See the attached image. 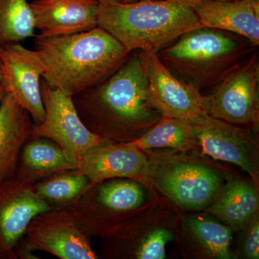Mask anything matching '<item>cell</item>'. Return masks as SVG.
Here are the masks:
<instances>
[{
    "label": "cell",
    "instance_id": "6da1fadb",
    "mask_svg": "<svg viewBox=\"0 0 259 259\" xmlns=\"http://www.w3.org/2000/svg\"><path fill=\"white\" fill-rule=\"evenodd\" d=\"M147 88L146 54L136 50L106 77L72 98L81 120L93 134L110 142L129 143L162 117L148 105Z\"/></svg>",
    "mask_w": 259,
    "mask_h": 259
},
{
    "label": "cell",
    "instance_id": "7a4b0ae2",
    "mask_svg": "<svg viewBox=\"0 0 259 259\" xmlns=\"http://www.w3.org/2000/svg\"><path fill=\"white\" fill-rule=\"evenodd\" d=\"M35 50L44 65L42 79L74 96L115 71L130 53L115 37L97 26L63 36H35Z\"/></svg>",
    "mask_w": 259,
    "mask_h": 259
},
{
    "label": "cell",
    "instance_id": "3957f363",
    "mask_svg": "<svg viewBox=\"0 0 259 259\" xmlns=\"http://www.w3.org/2000/svg\"><path fill=\"white\" fill-rule=\"evenodd\" d=\"M194 0H146L127 4L99 3L98 26L129 53H158L185 32L202 26Z\"/></svg>",
    "mask_w": 259,
    "mask_h": 259
},
{
    "label": "cell",
    "instance_id": "277c9868",
    "mask_svg": "<svg viewBox=\"0 0 259 259\" xmlns=\"http://www.w3.org/2000/svg\"><path fill=\"white\" fill-rule=\"evenodd\" d=\"M256 48L233 32L201 26L182 34L157 55L179 79L202 93L215 88Z\"/></svg>",
    "mask_w": 259,
    "mask_h": 259
},
{
    "label": "cell",
    "instance_id": "5b68a950",
    "mask_svg": "<svg viewBox=\"0 0 259 259\" xmlns=\"http://www.w3.org/2000/svg\"><path fill=\"white\" fill-rule=\"evenodd\" d=\"M78 222L74 203L51 207L29 223L17 247L18 258H36L33 251H42L61 259L98 258Z\"/></svg>",
    "mask_w": 259,
    "mask_h": 259
},
{
    "label": "cell",
    "instance_id": "8992f818",
    "mask_svg": "<svg viewBox=\"0 0 259 259\" xmlns=\"http://www.w3.org/2000/svg\"><path fill=\"white\" fill-rule=\"evenodd\" d=\"M149 163L150 180L182 208H205L222 188L220 172L198 160L176 155L151 158Z\"/></svg>",
    "mask_w": 259,
    "mask_h": 259
},
{
    "label": "cell",
    "instance_id": "52a82bcc",
    "mask_svg": "<svg viewBox=\"0 0 259 259\" xmlns=\"http://www.w3.org/2000/svg\"><path fill=\"white\" fill-rule=\"evenodd\" d=\"M259 59L254 51L232 68L212 93L205 95L206 113L242 127H258Z\"/></svg>",
    "mask_w": 259,
    "mask_h": 259
},
{
    "label": "cell",
    "instance_id": "ba28073f",
    "mask_svg": "<svg viewBox=\"0 0 259 259\" xmlns=\"http://www.w3.org/2000/svg\"><path fill=\"white\" fill-rule=\"evenodd\" d=\"M45 118L33 123L31 138H45L55 142L70 158L79 161L87 153L106 140L93 134L81 120L72 96L40 82Z\"/></svg>",
    "mask_w": 259,
    "mask_h": 259
},
{
    "label": "cell",
    "instance_id": "9c48e42d",
    "mask_svg": "<svg viewBox=\"0 0 259 259\" xmlns=\"http://www.w3.org/2000/svg\"><path fill=\"white\" fill-rule=\"evenodd\" d=\"M192 123L202 154L239 166L258 185L259 148L250 128L214 118L206 112Z\"/></svg>",
    "mask_w": 259,
    "mask_h": 259
},
{
    "label": "cell",
    "instance_id": "30bf717a",
    "mask_svg": "<svg viewBox=\"0 0 259 259\" xmlns=\"http://www.w3.org/2000/svg\"><path fill=\"white\" fill-rule=\"evenodd\" d=\"M2 83L6 93L31 116L35 125L45 118L40 78L44 65L36 50H30L20 42L0 46Z\"/></svg>",
    "mask_w": 259,
    "mask_h": 259
},
{
    "label": "cell",
    "instance_id": "8fae6325",
    "mask_svg": "<svg viewBox=\"0 0 259 259\" xmlns=\"http://www.w3.org/2000/svg\"><path fill=\"white\" fill-rule=\"evenodd\" d=\"M147 64L148 105L162 117L192 122L204 113L205 95L185 82L160 61L157 53L144 51Z\"/></svg>",
    "mask_w": 259,
    "mask_h": 259
},
{
    "label": "cell",
    "instance_id": "7c38bea8",
    "mask_svg": "<svg viewBox=\"0 0 259 259\" xmlns=\"http://www.w3.org/2000/svg\"><path fill=\"white\" fill-rule=\"evenodd\" d=\"M51 207L16 175L0 182V259H18L17 247L32 218Z\"/></svg>",
    "mask_w": 259,
    "mask_h": 259
},
{
    "label": "cell",
    "instance_id": "4fadbf2b",
    "mask_svg": "<svg viewBox=\"0 0 259 259\" xmlns=\"http://www.w3.org/2000/svg\"><path fill=\"white\" fill-rule=\"evenodd\" d=\"M76 170L88 177L91 187L116 178L141 184L150 181L149 159L144 151L128 143L105 141L80 158Z\"/></svg>",
    "mask_w": 259,
    "mask_h": 259
},
{
    "label": "cell",
    "instance_id": "5bb4252c",
    "mask_svg": "<svg viewBox=\"0 0 259 259\" xmlns=\"http://www.w3.org/2000/svg\"><path fill=\"white\" fill-rule=\"evenodd\" d=\"M30 5L41 36L72 35L98 26L97 0H32Z\"/></svg>",
    "mask_w": 259,
    "mask_h": 259
},
{
    "label": "cell",
    "instance_id": "9a60e30c",
    "mask_svg": "<svg viewBox=\"0 0 259 259\" xmlns=\"http://www.w3.org/2000/svg\"><path fill=\"white\" fill-rule=\"evenodd\" d=\"M194 10L202 26L240 35L259 46V0L195 1Z\"/></svg>",
    "mask_w": 259,
    "mask_h": 259
},
{
    "label": "cell",
    "instance_id": "2e32d148",
    "mask_svg": "<svg viewBox=\"0 0 259 259\" xmlns=\"http://www.w3.org/2000/svg\"><path fill=\"white\" fill-rule=\"evenodd\" d=\"M30 113L6 94L0 102V182L14 176L20 153L31 139Z\"/></svg>",
    "mask_w": 259,
    "mask_h": 259
},
{
    "label": "cell",
    "instance_id": "e0dca14e",
    "mask_svg": "<svg viewBox=\"0 0 259 259\" xmlns=\"http://www.w3.org/2000/svg\"><path fill=\"white\" fill-rule=\"evenodd\" d=\"M76 168L77 161L55 142L45 138H31L22 150L15 175L34 185L59 172Z\"/></svg>",
    "mask_w": 259,
    "mask_h": 259
},
{
    "label": "cell",
    "instance_id": "ac0fdd59",
    "mask_svg": "<svg viewBox=\"0 0 259 259\" xmlns=\"http://www.w3.org/2000/svg\"><path fill=\"white\" fill-rule=\"evenodd\" d=\"M258 185L234 178L222 187L209 212L232 229L238 231L258 213Z\"/></svg>",
    "mask_w": 259,
    "mask_h": 259
},
{
    "label": "cell",
    "instance_id": "d6986e66",
    "mask_svg": "<svg viewBox=\"0 0 259 259\" xmlns=\"http://www.w3.org/2000/svg\"><path fill=\"white\" fill-rule=\"evenodd\" d=\"M184 226L204 255L210 258H236L232 252L233 229L209 214H192L183 218Z\"/></svg>",
    "mask_w": 259,
    "mask_h": 259
},
{
    "label": "cell",
    "instance_id": "ffe728a7",
    "mask_svg": "<svg viewBox=\"0 0 259 259\" xmlns=\"http://www.w3.org/2000/svg\"><path fill=\"white\" fill-rule=\"evenodd\" d=\"M128 144L142 151L170 148L185 152L198 148L197 136L192 122L165 117H161L142 136Z\"/></svg>",
    "mask_w": 259,
    "mask_h": 259
},
{
    "label": "cell",
    "instance_id": "44dd1931",
    "mask_svg": "<svg viewBox=\"0 0 259 259\" xmlns=\"http://www.w3.org/2000/svg\"><path fill=\"white\" fill-rule=\"evenodd\" d=\"M34 192L51 207L74 203L91 187L88 177L76 169L59 172L32 185Z\"/></svg>",
    "mask_w": 259,
    "mask_h": 259
},
{
    "label": "cell",
    "instance_id": "7402d4cb",
    "mask_svg": "<svg viewBox=\"0 0 259 259\" xmlns=\"http://www.w3.org/2000/svg\"><path fill=\"white\" fill-rule=\"evenodd\" d=\"M28 0H0V46L20 42L35 35Z\"/></svg>",
    "mask_w": 259,
    "mask_h": 259
},
{
    "label": "cell",
    "instance_id": "603a6c76",
    "mask_svg": "<svg viewBox=\"0 0 259 259\" xmlns=\"http://www.w3.org/2000/svg\"><path fill=\"white\" fill-rule=\"evenodd\" d=\"M173 233L164 227H156L150 230L147 234L134 247L129 258L139 259H163L166 258V246L173 240Z\"/></svg>",
    "mask_w": 259,
    "mask_h": 259
},
{
    "label": "cell",
    "instance_id": "cb8c5ba5",
    "mask_svg": "<svg viewBox=\"0 0 259 259\" xmlns=\"http://www.w3.org/2000/svg\"><path fill=\"white\" fill-rule=\"evenodd\" d=\"M238 252L245 259L259 258V216H253L238 231Z\"/></svg>",
    "mask_w": 259,
    "mask_h": 259
},
{
    "label": "cell",
    "instance_id": "d4e9b609",
    "mask_svg": "<svg viewBox=\"0 0 259 259\" xmlns=\"http://www.w3.org/2000/svg\"><path fill=\"white\" fill-rule=\"evenodd\" d=\"M99 3L109 2V3H119V4H127V3H136V2L146 1V0H97Z\"/></svg>",
    "mask_w": 259,
    "mask_h": 259
},
{
    "label": "cell",
    "instance_id": "484cf974",
    "mask_svg": "<svg viewBox=\"0 0 259 259\" xmlns=\"http://www.w3.org/2000/svg\"><path fill=\"white\" fill-rule=\"evenodd\" d=\"M6 91L4 88H3V85L0 84V102H1L3 99L4 98L5 95H6Z\"/></svg>",
    "mask_w": 259,
    "mask_h": 259
},
{
    "label": "cell",
    "instance_id": "4316f807",
    "mask_svg": "<svg viewBox=\"0 0 259 259\" xmlns=\"http://www.w3.org/2000/svg\"><path fill=\"white\" fill-rule=\"evenodd\" d=\"M194 1H204V0H194ZM218 1H231V0H218Z\"/></svg>",
    "mask_w": 259,
    "mask_h": 259
},
{
    "label": "cell",
    "instance_id": "83f0119b",
    "mask_svg": "<svg viewBox=\"0 0 259 259\" xmlns=\"http://www.w3.org/2000/svg\"><path fill=\"white\" fill-rule=\"evenodd\" d=\"M2 83V74H1V69H0V84Z\"/></svg>",
    "mask_w": 259,
    "mask_h": 259
}]
</instances>
